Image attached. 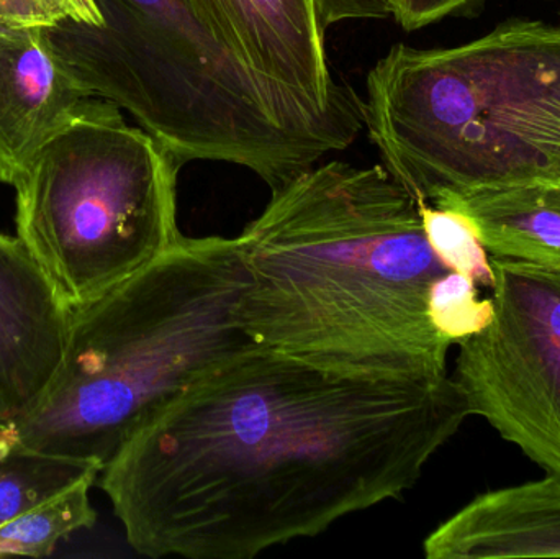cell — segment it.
Masks as SVG:
<instances>
[{"instance_id": "6da1fadb", "label": "cell", "mask_w": 560, "mask_h": 559, "mask_svg": "<svg viewBox=\"0 0 560 559\" xmlns=\"http://www.w3.org/2000/svg\"><path fill=\"white\" fill-rule=\"evenodd\" d=\"M450 374L249 347L158 407L98 476L150 558L252 559L401 498L469 417Z\"/></svg>"}, {"instance_id": "7a4b0ae2", "label": "cell", "mask_w": 560, "mask_h": 559, "mask_svg": "<svg viewBox=\"0 0 560 559\" xmlns=\"http://www.w3.org/2000/svg\"><path fill=\"white\" fill-rule=\"evenodd\" d=\"M240 238L242 317L256 347L355 373H447L451 345L428 295L450 269L420 203L384 164H315L272 190Z\"/></svg>"}, {"instance_id": "3957f363", "label": "cell", "mask_w": 560, "mask_h": 559, "mask_svg": "<svg viewBox=\"0 0 560 559\" xmlns=\"http://www.w3.org/2000/svg\"><path fill=\"white\" fill-rule=\"evenodd\" d=\"M101 22L45 30L59 61L180 164L217 161L276 190L354 143L364 108L318 112L243 68L186 0H95Z\"/></svg>"}, {"instance_id": "277c9868", "label": "cell", "mask_w": 560, "mask_h": 559, "mask_svg": "<svg viewBox=\"0 0 560 559\" xmlns=\"http://www.w3.org/2000/svg\"><path fill=\"white\" fill-rule=\"evenodd\" d=\"M246 282L240 236H183L133 278L71 312L51 384L10 426L36 452L105 468L158 407L255 347L242 317Z\"/></svg>"}, {"instance_id": "5b68a950", "label": "cell", "mask_w": 560, "mask_h": 559, "mask_svg": "<svg viewBox=\"0 0 560 559\" xmlns=\"http://www.w3.org/2000/svg\"><path fill=\"white\" fill-rule=\"evenodd\" d=\"M362 101L385 170L418 203L558 179L560 23L509 20L453 48L394 45Z\"/></svg>"}, {"instance_id": "8992f818", "label": "cell", "mask_w": 560, "mask_h": 559, "mask_svg": "<svg viewBox=\"0 0 560 559\" xmlns=\"http://www.w3.org/2000/svg\"><path fill=\"white\" fill-rule=\"evenodd\" d=\"M183 164L101 97L82 105L15 184L16 238L62 307H85L173 248Z\"/></svg>"}, {"instance_id": "52a82bcc", "label": "cell", "mask_w": 560, "mask_h": 559, "mask_svg": "<svg viewBox=\"0 0 560 559\" xmlns=\"http://www.w3.org/2000/svg\"><path fill=\"white\" fill-rule=\"evenodd\" d=\"M493 317L459 345L454 381L486 419L560 481V268L492 258Z\"/></svg>"}, {"instance_id": "ba28073f", "label": "cell", "mask_w": 560, "mask_h": 559, "mask_svg": "<svg viewBox=\"0 0 560 559\" xmlns=\"http://www.w3.org/2000/svg\"><path fill=\"white\" fill-rule=\"evenodd\" d=\"M197 19L253 75L318 112L364 108L326 59L319 0H186Z\"/></svg>"}, {"instance_id": "9c48e42d", "label": "cell", "mask_w": 560, "mask_h": 559, "mask_svg": "<svg viewBox=\"0 0 560 559\" xmlns=\"http://www.w3.org/2000/svg\"><path fill=\"white\" fill-rule=\"evenodd\" d=\"M69 318L22 242L0 232V420L12 422L45 396L65 354Z\"/></svg>"}, {"instance_id": "30bf717a", "label": "cell", "mask_w": 560, "mask_h": 559, "mask_svg": "<svg viewBox=\"0 0 560 559\" xmlns=\"http://www.w3.org/2000/svg\"><path fill=\"white\" fill-rule=\"evenodd\" d=\"M89 94L42 28L0 26V183L15 186Z\"/></svg>"}, {"instance_id": "8fae6325", "label": "cell", "mask_w": 560, "mask_h": 559, "mask_svg": "<svg viewBox=\"0 0 560 559\" xmlns=\"http://www.w3.org/2000/svg\"><path fill=\"white\" fill-rule=\"evenodd\" d=\"M428 559L560 558V481L477 496L423 544Z\"/></svg>"}, {"instance_id": "7c38bea8", "label": "cell", "mask_w": 560, "mask_h": 559, "mask_svg": "<svg viewBox=\"0 0 560 559\" xmlns=\"http://www.w3.org/2000/svg\"><path fill=\"white\" fill-rule=\"evenodd\" d=\"M431 206L469 217L493 258L560 268V179L480 187Z\"/></svg>"}, {"instance_id": "4fadbf2b", "label": "cell", "mask_w": 560, "mask_h": 559, "mask_svg": "<svg viewBox=\"0 0 560 559\" xmlns=\"http://www.w3.org/2000/svg\"><path fill=\"white\" fill-rule=\"evenodd\" d=\"M102 469L94 462L36 452L0 420V527L79 482L98 481Z\"/></svg>"}, {"instance_id": "5bb4252c", "label": "cell", "mask_w": 560, "mask_h": 559, "mask_svg": "<svg viewBox=\"0 0 560 559\" xmlns=\"http://www.w3.org/2000/svg\"><path fill=\"white\" fill-rule=\"evenodd\" d=\"M94 485L95 479L79 482L69 491L3 524L0 527V557H48L69 535L94 527L97 521L91 502Z\"/></svg>"}, {"instance_id": "9a60e30c", "label": "cell", "mask_w": 560, "mask_h": 559, "mask_svg": "<svg viewBox=\"0 0 560 559\" xmlns=\"http://www.w3.org/2000/svg\"><path fill=\"white\" fill-rule=\"evenodd\" d=\"M420 213L424 235L440 261L450 271L460 272L476 284L492 288V259L469 217L428 203H420Z\"/></svg>"}, {"instance_id": "2e32d148", "label": "cell", "mask_w": 560, "mask_h": 559, "mask_svg": "<svg viewBox=\"0 0 560 559\" xmlns=\"http://www.w3.org/2000/svg\"><path fill=\"white\" fill-rule=\"evenodd\" d=\"M476 282L456 271L444 272L431 286L428 315L434 330L453 347L469 340L492 322L493 302L479 299Z\"/></svg>"}, {"instance_id": "e0dca14e", "label": "cell", "mask_w": 560, "mask_h": 559, "mask_svg": "<svg viewBox=\"0 0 560 559\" xmlns=\"http://www.w3.org/2000/svg\"><path fill=\"white\" fill-rule=\"evenodd\" d=\"M68 20L101 22L95 0H0V26L46 30Z\"/></svg>"}, {"instance_id": "ac0fdd59", "label": "cell", "mask_w": 560, "mask_h": 559, "mask_svg": "<svg viewBox=\"0 0 560 559\" xmlns=\"http://www.w3.org/2000/svg\"><path fill=\"white\" fill-rule=\"evenodd\" d=\"M487 0H394L392 16L405 32H417L450 16L474 15Z\"/></svg>"}, {"instance_id": "d6986e66", "label": "cell", "mask_w": 560, "mask_h": 559, "mask_svg": "<svg viewBox=\"0 0 560 559\" xmlns=\"http://www.w3.org/2000/svg\"><path fill=\"white\" fill-rule=\"evenodd\" d=\"M394 0H319L326 28L349 20H382L392 16Z\"/></svg>"}, {"instance_id": "ffe728a7", "label": "cell", "mask_w": 560, "mask_h": 559, "mask_svg": "<svg viewBox=\"0 0 560 559\" xmlns=\"http://www.w3.org/2000/svg\"><path fill=\"white\" fill-rule=\"evenodd\" d=\"M549 2L556 3V5H559V15H560V0H549Z\"/></svg>"}, {"instance_id": "44dd1931", "label": "cell", "mask_w": 560, "mask_h": 559, "mask_svg": "<svg viewBox=\"0 0 560 559\" xmlns=\"http://www.w3.org/2000/svg\"><path fill=\"white\" fill-rule=\"evenodd\" d=\"M558 179H560V153H559V160H558Z\"/></svg>"}]
</instances>
